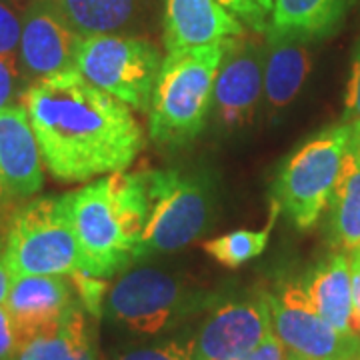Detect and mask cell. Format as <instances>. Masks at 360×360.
<instances>
[{"label":"cell","instance_id":"6da1fadb","mask_svg":"<svg viewBox=\"0 0 360 360\" xmlns=\"http://www.w3.org/2000/svg\"><path fill=\"white\" fill-rule=\"evenodd\" d=\"M22 106L44 167L63 182L127 170L144 146L132 108L90 84L77 68L32 82Z\"/></svg>","mask_w":360,"mask_h":360},{"label":"cell","instance_id":"7a4b0ae2","mask_svg":"<svg viewBox=\"0 0 360 360\" xmlns=\"http://www.w3.org/2000/svg\"><path fill=\"white\" fill-rule=\"evenodd\" d=\"M82 272L110 278L136 262L148 219V170H118L68 193Z\"/></svg>","mask_w":360,"mask_h":360},{"label":"cell","instance_id":"3957f363","mask_svg":"<svg viewBox=\"0 0 360 360\" xmlns=\"http://www.w3.org/2000/svg\"><path fill=\"white\" fill-rule=\"evenodd\" d=\"M231 40L167 54L148 110L153 141L182 146L202 132L212 108L214 80Z\"/></svg>","mask_w":360,"mask_h":360},{"label":"cell","instance_id":"277c9868","mask_svg":"<svg viewBox=\"0 0 360 360\" xmlns=\"http://www.w3.org/2000/svg\"><path fill=\"white\" fill-rule=\"evenodd\" d=\"M4 266L13 278L72 276L82 270V257L68 210V194L40 196L14 212Z\"/></svg>","mask_w":360,"mask_h":360},{"label":"cell","instance_id":"5b68a950","mask_svg":"<svg viewBox=\"0 0 360 360\" xmlns=\"http://www.w3.org/2000/svg\"><path fill=\"white\" fill-rule=\"evenodd\" d=\"M350 139L347 122L328 127L304 142L276 174L272 202L298 229L314 226L330 205Z\"/></svg>","mask_w":360,"mask_h":360},{"label":"cell","instance_id":"8992f818","mask_svg":"<svg viewBox=\"0 0 360 360\" xmlns=\"http://www.w3.org/2000/svg\"><path fill=\"white\" fill-rule=\"evenodd\" d=\"M162 56L153 42L124 34L80 39L75 68L96 89L136 112H148Z\"/></svg>","mask_w":360,"mask_h":360},{"label":"cell","instance_id":"52a82bcc","mask_svg":"<svg viewBox=\"0 0 360 360\" xmlns=\"http://www.w3.org/2000/svg\"><path fill=\"white\" fill-rule=\"evenodd\" d=\"M210 205L205 179L179 168L148 170V219L136 260L191 245L205 231Z\"/></svg>","mask_w":360,"mask_h":360},{"label":"cell","instance_id":"ba28073f","mask_svg":"<svg viewBox=\"0 0 360 360\" xmlns=\"http://www.w3.org/2000/svg\"><path fill=\"white\" fill-rule=\"evenodd\" d=\"M196 302L176 276L142 266L118 276L104 300L106 314L134 335L153 336L182 319Z\"/></svg>","mask_w":360,"mask_h":360},{"label":"cell","instance_id":"9c48e42d","mask_svg":"<svg viewBox=\"0 0 360 360\" xmlns=\"http://www.w3.org/2000/svg\"><path fill=\"white\" fill-rule=\"evenodd\" d=\"M272 330L300 360H360V336L345 335L312 307L304 283L284 281L266 295Z\"/></svg>","mask_w":360,"mask_h":360},{"label":"cell","instance_id":"30bf717a","mask_svg":"<svg viewBox=\"0 0 360 360\" xmlns=\"http://www.w3.org/2000/svg\"><path fill=\"white\" fill-rule=\"evenodd\" d=\"M272 333L266 295L232 300L214 310L194 336V360L243 359Z\"/></svg>","mask_w":360,"mask_h":360},{"label":"cell","instance_id":"8fae6325","mask_svg":"<svg viewBox=\"0 0 360 360\" xmlns=\"http://www.w3.org/2000/svg\"><path fill=\"white\" fill-rule=\"evenodd\" d=\"M264 94V51L252 40L232 39L214 80L212 106L226 129L252 122Z\"/></svg>","mask_w":360,"mask_h":360},{"label":"cell","instance_id":"7c38bea8","mask_svg":"<svg viewBox=\"0 0 360 360\" xmlns=\"http://www.w3.org/2000/svg\"><path fill=\"white\" fill-rule=\"evenodd\" d=\"M80 304L77 290L65 276H20L11 281L4 307L25 347L30 338L56 326Z\"/></svg>","mask_w":360,"mask_h":360},{"label":"cell","instance_id":"4fadbf2b","mask_svg":"<svg viewBox=\"0 0 360 360\" xmlns=\"http://www.w3.org/2000/svg\"><path fill=\"white\" fill-rule=\"evenodd\" d=\"M80 37L54 11L52 2H37L22 20L18 46L20 65L30 77H54L75 68Z\"/></svg>","mask_w":360,"mask_h":360},{"label":"cell","instance_id":"5bb4252c","mask_svg":"<svg viewBox=\"0 0 360 360\" xmlns=\"http://www.w3.org/2000/svg\"><path fill=\"white\" fill-rule=\"evenodd\" d=\"M42 155L25 106L0 110V176L8 198H26L42 188Z\"/></svg>","mask_w":360,"mask_h":360},{"label":"cell","instance_id":"9a60e30c","mask_svg":"<svg viewBox=\"0 0 360 360\" xmlns=\"http://www.w3.org/2000/svg\"><path fill=\"white\" fill-rule=\"evenodd\" d=\"M245 37V25L219 0H167V54Z\"/></svg>","mask_w":360,"mask_h":360},{"label":"cell","instance_id":"2e32d148","mask_svg":"<svg viewBox=\"0 0 360 360\" xmlns=\"http://www.w3.org/2000/svg\"><path fill=\"white\" fill-rule=\"evenodd\" d=\"M312 307L328 324L345 335L360 336V321L352 300V270L347 252L322 262L304 283Z\"/></svg>","mask_w":360,"mask_h":360},{"label":"cell","instance_id":"e0dca14e","mask_svg":"<svg viewBox=\"0 0 360 360\" xmlns=\"http://www.w3.org/2000/svg\"><path fill=\"white\" fill-rule=\"evenodd\" d=\"M264 52V101L272 112L286 108L296 98L310 72L307 42L290 37L266 34Z\"/></svg>","mask_w":360,"mask_h":360},{"label":"cell","instance_id":"ac0fdd59","mask_svg":"<svg viewBox=\"0 0 360 360\" xmlns=\"http://www.w3.org/2000/svg\"><path fill=\"white\" fill-rule=\"evenodd\" d=\"M348 0H272L266 34L309 42L326 39L340 26Z\"/></svg>","mask_w":360,"mask_h":360},{"label":"cell","instance_id":"d6986e66","mask_svg":"<svg viewBox=\"0 0 360 360\" xmlns=\"http://www.w3.org/2000/svg\"><path fill=\"white\" fill-rule=\"evenodd\" d=\"M330 238L347 255L360 248V139L354 134L330 198Z\"/></svg>","mask_w":360,"mask_h":360},{"label":"cell","instance_id":"ffe728a7","mask_svg":"<svg viewBox=\"0 0 360 360\" xmlns=\"http://www.w3.org/2000/svg\"><path fill=\"white\" fill-rule=\"evenodd\" d=\"M54 11L80 39L118 34L136 18L142 0H52Z\"/></svg>","mask_w":360,"mask_h":360},{"label":"cell","instance_id":"44dd1931","mask_svg":"<svg viewBox=\"0 0 360 360\" xmlns=\"http://www.w3.org/2000/svg\"><path fill=\"white\" fill-rule=\"evenodd\" d=\"M90 342L84 309L78 304L63 321L26 342L18 360H66Z\"/></svg>","mask_w":360,"mask_h":360},{"label":"cell","instance_id":"7402d4cb","mask_svg":"<svg viewBox=\"0 0 360 360\" xmlns=\"http://www.w3.org/2000/svg\"><path fill=\"white\" fill-rule=\"evenodd\" d=\"M272 219L269 220V224L260 231H246V229H240V231H231L222 236H217V238H210L206 240L202 248H205L206 255L219 260L220 264L229 266V269H236L240 264H245L252 258L260 257L264 252V248L269 245L270 231H272V224L276 217L281 214V208L276 202H272Z\"/></svg>","mask_w":360,"mask_h":360},{"label":"cell","instance_id":"603a6c76","mask_svg":"<svg viewBox=\"0 0 360 360\" xmlns=\"http://www.w3.org/2000/svg\"><path fill=\"white\" fill-rule=\"evenodd\" d=\"M115 360H194V338H176L155 347L129 350Z\"/></svg>","mask_w":360,"mask_h":360},{"label":"cell","instance_id":"cb8c5ba5","mask_svg":"<svg viewBox=\"0 0 360 360\" xmlns=\"http://www.w3.org/2000/svg\"><path fill=\"white\" fill-rule=\"evenodd\" d=\"M70 283L77 290L78 300L82 304V309L89 310L92 316H101L104 309V300L108 295V284L106 278H96V276H90L86 272H75L72 276H68Z\"/></svg>","mask_w":360,"mask_h":360},{"label":"cell","instance_id":"d4e9b609","mask_svg":"<svg viewBox=\"0 0 360 360\" xmlns=\"http://www.w3.org/2000/svg\"><path fill=\"white\" fill-rule=\"evenodd\" d=\"M245 26L255 32H266L272 13V0H219Z\"/></svg>","mask_w":360,"mask_h":360},{"label":"cell","instance_id":"484cf974","mask_svg":"<svg viewBox=\"0 0 360 360\" xmlns=\"http://www.w3.org/2000/svg\"><path fill=\"white\" fill-rule=\"evenodd\" d=\"M345 122L352 129V134L360 139V37L352 52L350 78H348L347 106H345Z\"/></svg>","mask_w":360,"mask_h":360},{"label":"cell","instance_id":"4316f807","mask_svg":"<svg viewBox=\"0 0 360 360\" xmlns=\"http://www.w3.org/2000/svg\"><path fill=\"white\" fill-rule=\"evenodd\" d=\"M20 34H22V22L0 0V54L2 56H13V58L18 56Z\"/></svg>","mask_w":360,"mask_h":360},{"label":"cell","instance_id":"83f0119b","mask_svg":"<svg viewBox=\"0 0 360 360\" xmlns=\"http://www.w3.org/2000/svg\"><path fill=\"white\" fill-rule=\"evenodd\" d=\"M20 350H22V345L14 328L13 319L4 307V302H0V360H18Z\"/></svg>","mask_w":360,"mask_h":360},{"label":"cell","instance_id":"f1b7e54d","mask_svg":"<svg viewBox=\"0 0 360 360\" xmlns=\"http://www.w3.org/2000/svg\"><path fill=\"white\" fill-rule=\"evenodd\" d=\"M238 360H300L298 356H295L288 348L284 347L281 342L278 336L272 335L269 338H264L260 345H258L255 350H250L248 354H245L243 359Z\"/></svg>","mask_w":360,"mask_h":360},{"label":"cell","instance_id":"f546056e","mask_svg":"<svg viewBox=\"0 0 360 360\" xmlns=\"http://www.w3.org/2000/svg\"><path fill=\"white\" fill-rule=\"evenodd\" d=\"M16 77H18L16 58L0 54V110L6 108L13 98L14 89H16Z\"/></svg>","mask_w":360,"mask_h":360},{"label":"cell","instance_id":"4dcf8cb0","mask_svg":"<svg viewBox=\"0 0 360 360\" xmlns=\"http://www.w3.org/2000/svg\"><path fill=\"white\" fill-rule=\"evenodd\" d=\"M348 258H350V270H352V300H354V309L360 321V248L350 252Z\"/></svg>","mask_w":360,"mask_h":360},{"label":"cell","instance_id":"1f68e13d","mask_svg":"<svg viewBox=\"0 0 360 360\" xmlns=\"http://www.w3.org/2000/svg\"><path fill=\"white\" fill-rule=\"evenodd\" d=\"M66 360H98V354H96V348L92 345V340L86 342L82 348H78L77 352L72 356H68Z\"/></svg>","mask_w":360,"mask_h":360},{"label":"cell","instance_id":"d6a6232c","mask_svg":"<svg viewBox=\"0 0 360 360\" xmlns=\"http://www.w3.org/2000/svg\"><path fill=\"white\" fill-rule=\"evenodd\" d=\"M8 288H11V274L4 266V260L0 255V302H4V298L8 295Z\"/></svg>","mask_w":360,"mask_h":360},{"label":"cell","instance_id":"836d02e7","mask_svg":"<svg viewBox=\"0 0 360 360\" xmlns=\"http://www.w3.org/2000/svg\"><path fill=\"white\" fill-rule=\"evenodd\" d=\"M4 200H8V196H6V191H4V184H2V176H0V205H2Z\"/></svg>","mask_w":360,"mask_h":360},{"label":"cell","instance_id":"e575fe53","mask_svg":"<svg viewBox=\"0 0 360 360\" xmlns=\"http://www.w3.org/2000/svg\"><path fill=\"white\" fill-rule=\"evenodd\" d=\"M356 2H360V0H348V4H356Z\"/></svg>","mask_w":360,"mask_h":360}]
</instances>
